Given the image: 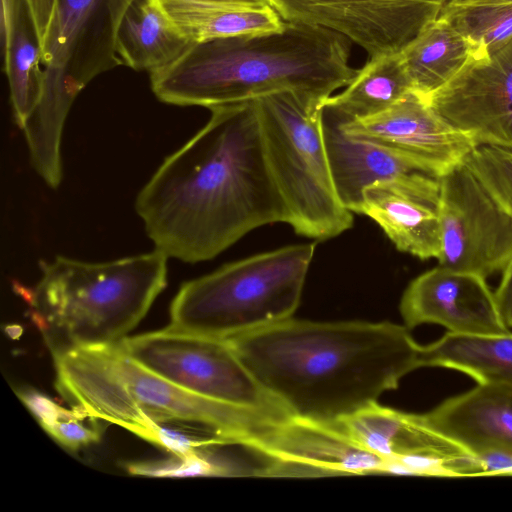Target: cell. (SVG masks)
<instances>
[{"mask_svg": "<svg viewBox=\"0 0 512 512\" xmlns=\"http://www.w3.org/2000/svg\"><path fill=\"white\" fill-rule=\"evenodd\" d=\"M210 111L207 124L164 160L135 201L155 248L187 263L213 259L250 231L288 221L255 101Z\"/></svg>", "mask_w": 512, "mask_h": 512, "instance_id": "cell-1", "label": "cell"}, {"mask_svg": "<svg viewBox=\"0 0 512 512\" xmlns=\"http://www.w3.org/2000/svg\"><path fill=\"white\" fill-rule=\"evenodd\" d=\"M262 388L296 417L335 423L420 368L409 328L292 317L225 339Z\"/></svg>", "mask_w": 512, "mask_h": 512, "instance_id": "cell-2", "label": "cell"}, {"mask_svg": "<svg viewBox=\"0 0 512 512\" xmlns=\"http://www.w3.org/2000/svg\"><path fill=\"white\" fill-rule=\"evenodd\" d=\"M350 43L324 28L285 22L268 33L194 43L150 73L151 88L162 102L208 109L285 91L322 104L357 72Z\"/></svg>", "mask_w": 512, "mask_h": 512, "instance_id": "cell-3", "label": "cell"}, {"mask_svg": "<svg viewBox=\"0 0 512 512\" xmlns=\"http://www.w3.org/2000/svg\"><path fill=\"white\" fill-rule=\"evenodd\" d=\"M53 357L56 388L72 407L141 438L152 427L179 425L240 445L266 418L163 379L131 359L119 342L75 347Z\"/></svg>", "mask_w": 512, "mask_h": 512, "instance_id": "cell-4", "label": "cell"}, {"mask_svg": "<svg viewBox=\"0 0 512 512\" xmlns=\"http://www.w3.org/2000/svg\"><path fill=\"white\" fill-rule=\"evenodd\" d=\"M168 256L159 249L108 262L65 256L39 261L34 287L13 282L52 354L115 344L142 320L167 284Z\"/></svg>", "mask_w": 512, "mask_h": 512, "instance_id": "cell-5", "label": "cell"}, {"mask_svg": "<svg viewBox=\"0 0 512 512\" xmlns=\"http://www.w3.org/2000/svg\"><path fill=\"white\" fill-rule=\"evenodd\" d=\"M133 0H55L42 41L44 87L22 128L33 168L46 180L62 175L60 143L68 112L80 91L118 65L116 36Z\"/></svg>", "mask_w": 512, "mask_h": 512, "instance_id": "cell-6", "label": "cell"}, {"mask_svg": "<svg viewBox=\"0 0 512 512\" xmlns=\"http://www.w3.org/2000/svg\"><path fill=\"white\" fill-rule=\"evenodd\" d=\"M315 248L288 245L185 282L171 303L169 327L227 339L291 318Z\"/></svg>", "mask_w": 512, "mask_h": 512, "instance_id": "cell-7", "label": "cell"}, {"mask_svg": "<svg viewBox=\"0 0 512 512\" xmlns=\"http://www.w3.org/2000/svg\"><path fill=\"white\" fill-rule=\"evenodd\" d=\"M266 160L295 233L334 238L353 224L341 203L326 153L321 103L295 92L255 99Z\"/></svg>", "mask_w": 512, "mask_h": 512, "instance_id": "cell-8", "label": "cell"}, {"mask_svg": "<svg viewBox=\"0 0 512 512\" xmlns=\"http://www.w3.org/2000/svg\"><path fill=\"white\" fill-rule=\"evenodd\" d=\"M119 344L139 365L196 395L273 418L292 416L262 388L225 339L168 326Z\"/></svg>", "mask_w": 512, "mask_h": 512, "instance_id": "cell-9", "label": "cell"}, {"mask_svg": "<svg viewBox=\"0 0 512 512\" xmlns=\"http://www.w3.org/2000/svg\"><path fill=\"white\" fill-rule=\"evenodd\" d=\"M439 179V265L487 278L512 258V214L464 162Z\"/></svg>", "mask_w": 512, "mask_h": 512, "instance_id": "cell-10", "label": "cell"}, {"mask_svg": "<svg viewBox=\"0 0 512 512\" xmlns=\"http://www.w3.org/2000/svg\"><path fill=\"white\" fill-rule=\"evenodd\" d=\"M446 0H267L285 22L344 36L369 58L400 53L439 17Z\"/></svg>", "mask_w": 512, "mask_h": 512, "instance_id": "cell-11", "label": "cell"}, {"mask_svg": "<svg viewBox=\"0 0 512 512\" xmlns=\"http://www.w3.org/2000/svg\"><path fill=\"white\" fill-rule=\"evenodd\" d=\"M423 98L476 147L512 150V40L486 57L470 56L446 84Z\"/></svg>", "mask_w": 512, "mask_h": 512, "instance_id": "cell-12", "label": "cell"}, {"mask_svg": "<svg viewBox=\"0 0 512 512\" xmlns=\"http://www.w3.org/2000/svg\"><path fill=\"white\" fill-rule=\"evenodd\" d=\"M340 116L342 127L349 136L396 152L436 178L464 162L477 148L415 92L364 119L348 121Z\"/></svg>", "mask_w": 512, "mask_h": 512, "instance_id": "cell-13", "label": "cell"}, {"mask_svg": "<svg viewBox=\"0 0 512 512\" xmlns=\"http://www.w3.org/2000/svg\"><path fill=\"white\" fill-rule=\"evenodd\" d=\"M272 464L259 476H328L386 473L387 461L354 443L335 423L289 416L251 447Z\"/></svg>", "mask_w": 512, "mask_h": 512, "instance_id": "cell-14", "label": "cell"}, {"mask_svg": "<svg viewBox=\"0 0 512 512\" xmlns=\"http://www.w3.org/2000/svg\"><path fill=\"white\" fill-rule=\"evenodd\" d=\"M400 313L409 329L432 323L457 334L510 331L486 278L441 265L410 282L400 301Z\"/></svg>", "mask_w": 512, "mask_h": 512, "instance_id": "cell-15", "label": "cell"}, {"mask_svg": "<svg viewBox=\"0 0 512 512\" xmlns=\"http://www.w3.org/2000/svg\"><path fill=\"white\" fill-rule=\"evenodd\" d=\"M439 190V179L424 173L379 181L364 190L361 214L375 221L399 251L437 259Z\"/></svg>", "mask_w": 512, "mask_h": 512, "instance_id": "cell-16", "label": "cell"}, {"mask_svg": "<svg viewBox=\"0 0 512 512\" xmlns=\"http://www.w3.org/2000/svg\"><path fill=\"white\" fill-rule=\"evenodd\" d=\"M420 417L472 455L492 449L512 453L511 384L477 383Z\"/></svg>", "mask_w": 512, "mask_h": 512, "instance_id": "cell-17", "label": "cell"}, {"mask_svg": "<svg viewBox=\"0 0 512 512\" xmlns=\"http://www.w3.org/2000/svg\"><path fill=\"white\" fill-rule=\"evenodd\" d=\"M321 125L336 192L352 213L361 214L363 192L370 185L424 173L396 152L349 136L342 127V117L329 106L321 105Z\"/></svg>", "mask_w": 512, "mask_h": 512, "instance_id": "cell-18", "label": "cell"}, {"mask_svg": "<svg viewBox=\"0 0 512 512\" xmlns=\"http://www.w3.org/2000/svg\"><path fill=\"white\" fill-rule=\"evenodd\" d=\"M335 424L357 445L386 461L412 453H431L451 459L472 456L429 428L420 414L373 402Z\"/></svg>", "mask_w": 512, "mask_h": 512, "instance_id": "cell-19", "label": "cell"}, {"mask_svg": "<svg viewBox=\"0 0 512 512\" xmlns=\"http://www.w3.org/2000/svg\"><path fill=\"white\" fill-rule=\"evenodd\" d=\"M0 36L13 116L22 129L44 87L42 42L27 0H1Z\"/></svg>", "mask_w": 512, "mask_h": 512, "instance_id": "cell-20", "label": "cell"}, {"mask_svg": "<svg viewBox=\"0 0 512 512\" xmlns=\"http://www.w3.org/2000/svg\"><path fill=\"white\" fill-rule=\"evenodd\" d=\"M194 44L177 28L160 0H133L120 22L116 52L134 70L152 73L181 57Z\"/></svg>", "mask_w": 512, "mask_h": 512, "instance_id": "cell-21", "label": "cell"}, {"mask_svg": "<svg viewBox=\"0 0 512 512\" xmlns=\"http://www.w3.org/2000/svg\"><path fill=\"white\" fill-rule=\"evenodd\" d=\"M160 1L177 28L193 43L268 33L285 24L269 4Z\"/></svg>", "mask_w": 512, "mask_h": 512, "instance_id": "cell-22", "label": "cell"}, {"mask_svg": "<svg viewBox=\"0 0 512 512\" xmlns=\"http://www.w3.org/2000/svg\"><path fill=\"white\" fill-rule=\"evenodd\" d=\"M421 367H442L469 375L478 384L512 385V332L499 334L445 333L420 346Z\"/></svg>", "mask_w": 512, "mask_h": 512, "instance_id": "cell-23", "label": "cell"}, {"mask_svg": "<svg viewBox=\"0 0 512 512\" xmlns=\"http://www.w3.org/2000/svg\"><path fill=\"white\" fill-rule=\"evenodd\" d=\"M400 55L414 92L426 97L462 68L471 55V48L456 29L438 17Z\"/></svg>", "mask_w": 512, "mask_h": 512, "instance_id": "cell-24", "label": "cell"}, {"mask_svg": "<svg viewBox=\"0 0 512 512\" xmlns=\"http://www.w3.org/2000/svg\"><path fill=\"white\" fill-rule=\"evenodd\" d=\"M411 92L414 90L400 53L387 54L369 58L342 92L322 104L354 121L388 109Z\"/></svg>", "mask_w": 512, "mask_h": 512, "instance_id": "cell-25", "label": "cell"}, {"mask_svg": "<svg viewBox=\"0 0 512 512\" xmlns=\"http://www.w3.org/2000/svg\"><path fill=\"white\" fill-rule=\"evenodd\" d=\"M439 18L469 43L471 57H486L512 40V0H446Z\"/></svg>", "mask_w": 512, "mask_h": 512, "instance_id": "cell-26", "label": "cell"}, {"mask_svg": "<svg viewBox=\"0 0 512 512\" xmlns=\"http://www.w3.org/2000/svg\"><path fill=\"white\" fill-rule=\"evenodd\" d=\"M464 161L512 214V150L479 146Z\"/></svg>", "mask_w": 512, "mask_h": 512, "instance_id": "cell-27", "label": "cell"}, {"mask_svg": "<svg viewBox=\"0 0 512 512\" xmlns=\"http://www.w3.org/2000/svg\"><path fill=\"white\" fill-rule=\"evenodd\" d=\"M127 469L132 474L155 477L186 476H241V469L218 461L208 449L188 456H175L167 460L130 463Z\"/></svg>", "mask_w": 512, "mask_h": 512, "instance_id": "cell-28", "label": "cell"}, {"mask_svg": "<svg viewBox=\"0 0 512 512\" xmlns=\"http://www.w3.org/2000/svg\"><path fill=\"white\" fill-rule=\"evenodd\" d=\"M85 418L91 417L81 409L72 407L71 410H68L65 408L60 417L44 430L63 447L77 451L98 442L101 436L98 425H86L83 422Z\"/></svg>", "mask_w": 512, "mask_h": 512, "instance_id": "cell-29", "label": "cell"}, {"mask_svg": "<svg viewBox=\"0 0 512 512\" xmlns=\"http://www.w3.org/2000/svg\"><path fill=\"white\" fill-rule=\"evenodd\" d=\"M16 394L43 429L58 419L65 409L33 388L17 389Z\"/></svg>", "mask_w": 512, "mask_h": 512, "instance_id": "cell-30", "label": "cell"}, {"mask_svg": "<svg viewBox=\"0 0 512 512\" xmlns=\"http://www.w3.org/2000/svg\"><path fill=\"white\" fill-rule=\"evenodd\" d=\"M475 456L478 475H512V453L504 450H486Z\"/></svg>", "mask_w": 512, "mask_h": 512, "instance_id": "cell-31", "label": "cell"}, {"mask_svg": "<svg viewBox=\"0 0 512 512\" xmlns=\"http://www.w3.org/2000/svg\"><path fill=\"white\" fill-rule=\"evenodd\" d=\"M494 295L504 324L509 329L512 328V258L501 272V279Z\"/></svg>", "mask_w": 512, "mask_h": 512, "instance_id": "cell-32", "label": "cell"}, {"mask_svg": "<svg viewBox=\"0 0 512 512\" xmlns=\"http://www.w3.org/2000/svg\"><path fill=\"white\" fill-rule=\"evenodd\" d=\"M32 12L41 42L43 41L52 18L55 0H27Z\"/></svg>", "mask_w": 512, "mask_h": 512, "instance_id": "cell-33", "label": "cell"}, {"mask_svg": "<svg viewBox=\"0 0 512 512\" xmlns=\"http://www.w3.org/2000/svg\"><path fill=\"white\" fill-rule=\"evenodd\" d=\"M193 1L238 2V3H248V4H268L267 0H193Z\"/></svg>", "mask_w": 512, "mask_h": 512, "instance_id": "cell-34", "label": "cell"}]
</instances>
